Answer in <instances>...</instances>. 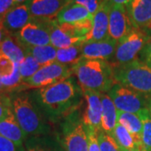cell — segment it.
<instances>
[{
    "label": "cell",
    "mask_w": 151,
    "mask_h": 151,
    "mask_svg": "<svg viewBox=\"0 0 151 151\" xmlns=\"http://www.w3.org/2000/svg\"><path fill=\"white\" fill-rule=\"evenodd\" d=\"M108 94L113 100L115 107L121 112L138 114L143 109L148 108L149 97L119 83H115Z\"/></svg>",
    "instance_id": "8"
},
{
    "label": "cell",
    "mask_w": 151,
    "mask_h": 151,
    "mask_svg": "<svg viewBox=\"0 0 151 151\" xmlns=\"http://www.w3.org/2000/svg\"><path fill=\"white\" fill-rule=\"evenodd\" d=\"M85 42V37H79L63 29L55 19L50 29V45L56 49H65Z\"/></svg>",
    "instance_id": "18"
},
{
    "label": "cell",
    "mask_w": 151,
    "mask_h": 151,
    "mask_svg": "<svg viewBox=\"0 0 151 151\" xmlns=\"http://www.w3.org/2000/svg\"><path fill=\"white\" fill-rule=\"evenodd\" d=\"M116 83L151 97V68L141 60L112 65Z\"/></svg>",
    "instance_id": "4"
},
{
    "label": "cell",
    "mask_w": 151,
    "mask_h": 151,
    "mask_svg": "<svg viewBox=\"0 0 151 151\" xmlns=\"http://www.w3.org/2000/svg\"><path fill=\"white\" fill-rule=\"evenodd\" d=\"M71 68L81 90L106 93L116 83L113 66L107 60L82 58L71 65Z\"/></svg>",
    "instance_id": "1"
},
{
    "label": "cell",
    "mask_w": 151,
    "mask_h": 151,
    "mask_svg": "<svg viewBox=\"0 0 151 151\" xmlns=\"http://www.w3.org/2000/svg\"><path fill=\"white\" fill-rule=\"evenodd\" d=\"M148 108H149L151 114V97H148Z\"/></svg>",
    "instance_id": "41"
},
{
    "label": "cell",
    "mask_w": 151,
    "mask_h": 151,
    "mask_svg": "<svg viewBox=\"0 0 151 151\" xmlns=\"http://www.w3.org/2000/svg\"><path fill=\"white\" fill-rule=\"evenodd\" d=\"M122 151H145V150L144 149V147H141L139 149H136V150H124Z\"/></svg>",
    "instance_id": "40"
},
{
    "label": "cell",
    "mask_w": 151,
    "mask_h": 151,
    "mask_svg": "<svg viewBox=\"0 0 151 151\" xmlns=\"http://www.w3.org/2000/svg\"><path fill=\"white\" fill-rule=\"evenodd\" d=\"M150 35L144 29L134 28L126 37L118 42L114 54L116 61L111 63V65L126 64L138 59V56L140 55Z\"/></svg>",
    "instance_id": "6"
},
{
    "label": "cell",
    "mask_w": 151,
    "mask_h": 151,
    "mask_svg": "<svg viewBox=\"0 0 151 151\" xmlns=\"http://www.w3.org/2000/svg\"><path fill=\"white\" fill-rule=\"evenodd\" d=\"M83 43L75 45L68 48L57 49L55 62H58L63 65H68V64L73 65L77 61H79L83 58L81 52V45Z\"/></svg>",
    "instance_id": "26"
},
{
    "label": "cell",
    "mask_w": 151,
    "mask_h": 151,
    "mask_svg": "<svg viewBox=\"0 0 151 151\" xmlns=\"http://www.w3.org/2000/svg\"><path fill=\"white\" fill-rule=\"evenodd\" d=\"M126 9L134 28L145 29L151 20V0H132Z\"/></svg>",
    "instance_id": "17"
},
{
    "label": "cell",
    "mask_w": 151,
    "mask_h": 151,
    "mask_svg": "<svg viewBox=\"0 0 151 151\" xmlns=\"http://www.w3.org/2000/svg\"><path fill=\"white\" fill-rule=\"evenodd\" d=\"M0 134L19 147H23L24 142L27 139L28 137L17 121L12 108V104L8 108L3 119H0Z\"/></svg>",
    "instance_id": "14"
},
{
    "label": "cell",
    "mask_w": 151,
    "mask_h": 151,
    "mask_svg": "<svg viewBox=\"0 0 151 151\" xmlns=\"http://www.w3.org/2000/svg\"><path fill=\"white\" fill-rule=\"evenodd\" d=\"M97 139L101 151H122L115 139L103 130L97 132Z\"/></svg>",
    "instance_id": "29"
},
{
    "label": "cell",
    "mask_w": 151,
    "mask_h": 151,
    "mask_svg": "<svg viewBox=\"0 0 151 151\" xmlns=\"http://www.w3.org/2000/svg\"><path fill=\"white\" fill-rule=\"evenodd\" d=\"M24 145L25 151H66L60 143L46 135L28 137Z\"/></svg>",
    "instance_id": "21"
},
{
    "label": "cell",
    "mask_w": 151,
    "mask_h": 151,
    "mask_svg": "<svg viewBox=\"0 0 151 151\" xmlns=\"http://www.w3.org/2000/svg\"><path fill=\"white\" fill-rule=\"evenodd\" d=\"M140 57L141 60L151 68V35H150L149 40L141 51Z\"/></svg>",
    "instance_id": "35"
},
{
    "label": "cell",
    "mask_w": 151,
    "mask_h": 151,
    "mask_svg": "<svg viewBox=\"0 0 151 151\" xmlns=\"http://www.w3.org/2000/svg\"><path fill=\"white\" fill-rule=\"evenodd\" d=\"M9 97L17 121L27 137L48 134L49 127L32 95L25 92H16L10 93Z\"/></svg>",
    "instance_id": "3"
},
{
    "label": "cell",
    "mask_w": 151,
    "mask_h": 151,
    "mask_svg": "<svg viewBox=\"0 0 151 151\" xmlns=\"http://www.w3.org/2000/svg\"><path fill=\"white\" fill-rule=\"evenodd\" d=\"M1 93H5L4 92V87H3V85L1 83V80H0V94Z\"/></svg>",
    "instance_id": "43"
},
{
    "label": "cell",
    "mask_w": 151,
    "mask_h": 151,
    "mask_svg": "<svg viewBox=\"0 0 151 151\" xmlns=\"http://www.w3.org/2000/svg\"><path fill=\"white\" fill-rule=\"evenodd\" d=\"M132 0H103V3L110 8L113 6H126L128 5Z\"/></svg>",
    "instance_id": "37"
},
{
    "label": "cell",
    "mask_w": 151,
    "mask_h": 151,
    "mask_svg": "<svg viewBox=\"0 0 151 151\" xmlns=\"http://www.w3.org/2000/svg\"><path fill=\"white\" fill-rule=\"evenodd\" d=\"M0 52L12 60L15 64H20L25 57L24 49L19 45L12 35H6L0 45Z\"/></svg>",
    "instance_id": "23"
},
{
    "label": "cell",
    "mask_w": 151,
    "mask_h": 151,
    "mask_svg": "<svg viewBox=\"0 0 151 151\" xmlns=\"http://www.w3.org/2000/svg\"><path fill=\"white\" fill-rule=\"evenodd\" d=\"M72 73L71 66L55 61L51 64L41 66L35 75L22 81L21 91L28 88H42L53 85L70 78Z\"/></svg>",
    "instance_id": "7"
},
{
    "label": "cell",
    "mask_w": 151,
    "mask_h": 151,
    "mask_svg": "<svg viewBox=\"0 0 151 151\" xmlns=\"http://www.w3.org/2000/svg\"><path fill=\"white\" fill-rule=\"evenodd\" d=\"M42 65L33 57L31 55L25 53L24 60L19 65V70L21 76L22 81H25L35 75Z\"/></svg>",
    "instance_id": "28"
},
{
    "label": "cell",
    "mask_w": 151,
    "mask_h": 151,
    "mask_svg": "<svg viewBox=\"0 0 151 151\" xmlns=\"http://www.w3.org/2000/svg\"><path fill=\"white\" fill-rule=\"evenodd\" d=\"M55 19L31 18L24 27L12 36L22 48L50 45V29Z\"/></svg>",
    "instance_id": "5"
},
{
    "label": "cell",
    "mask_w": 151,
    "mask_h": 151,
    "mask_svg": "<svg viewBox=\"0 0 151 151\" xmlns=\"http://www.w3.org/2000/svg\"><path fill=\"white\" fill-rule=\"evenodd\" d=\"M76 88L70 78L39 88L32 97L39 108L48 115L57 116L68 111L75 102Z\"/></svg>",
    "instance_id": "2"
},
{
    "label": "cell",
    "mask_w": 151,
    "mask_h": 151,
    "mask_svg": "<svg viewBox=\"0 0 151 151\" xmlns=\"http://www.w3.org/2000/svg\"><path fill=\"white\" fill-rule=\"evenodd\" d=\"M144 29H145V30L146 32L148 33L149 35L151 33V20H150V23L147 24V26H146V27Z\"/></svg>",
    "instance_id": "39"
},
{
    "label": "cell",
    "mask_w": 151,
    "mask_h": 151,
    "mask_svg": "<svg viewBox=\"0 0 151 151\" xmlns=\"http://www.w3.org/2000/svg\"><path fill=\"white\" fill-rule=\"evenodd\" d=\"M86 134L88 141V151H101L97 139V131L91 127H86Z\"/></svg>",
    "instance_id": "32"
},
{
    "label": "cell",
    "mask_w": 151,
    "mask_h": 151,
    "mask_svg": "<svg viewBox=\"0 0 151 151\" xmlns=\"http://www.w3.org/2000/svg\"><path fill=\"white\" fill-rule=\"evenodd\" d=\"M86 101V108L82 115V122L86 127H91L99 132L102 130V97L100 92L81 90Z\"/></svg>",
    "instance_id": "11"
},
{
    "label": "cell",
    "mask_w": 151,
    "mask_h": 151,
    "mask_svg": "<svg viewBox=\"0 0 151 151\" xmlns=\"http://www.w3.org/2000/svg\"><path fill=\"white\" fill-rule=\"evenodd\" d=\"M0 151H25L24 147H19L7 138L0 134Z\"/></svg>",
    "instance_id": "34"
},
{
    "label": "cell",
    "mask_w": 151,
    "mask_h": 151,
    "mask_svg": "<svg viewBox=\"0 0 151 151\" xmlns=\"http://www.w3.org/2000/svg\"><path fill=\"white\" fill-rule=\"evenodd\" d=\"M26 1H28V0H14V2H15L16 5L22 4H24V2H26Z\"/></svg>",
    "instance_id": "42"
},
{
    "label": "cell",
    "mask_w": 151,
    "mask_h": 151,
    "mask_svg": "<svg viewBox=\"0 0 151 151\" xmlns=\"http://www.w3.org/2000/svg\"><path fill=\"white\" fill-rule=\"evenodd\" d=\"M23 49L25 53L31 55L42 66L53 63L56 59L57 49L51 45L25 47Z\"/></svg>",
    "instance_id": "24"
},
{
    "label": "cell",
    "mask_w": 151,
    "mask_h": 151,
    "mask_svg": "<svg viewBox=\"0 0 151 151\" xmlns=\"http://www.w3.org/2000/svg\"><path fill=\"white\" fill-rule=\"evenodd\" d=\"M62 145L66 151H88L86 126L77 115L71 114L63 126Z\"/></svg>",
    "instance_id": "9"
},
{
    "label": "cell",
    "mask_w": 151,
    "mask_h": 151,
    "mask_svg": "<svg viewBox=\"0 0 151 151\" xmlns=\"http://www.w3.org/2000/svg\"><path fill=\"white\" fill-rule=\"evenodd\" d=\"M6 35H7V33L4 31V29L0 28V45L3 42V40H4V39L6 36Z\"/></svg>",
    "instance_id": "38"
},
{
    "label": "cell",
    "mask_w": 151,
    "mask_h": 151,
    "mask_svg": "<svg viewBox=\"0 0 151 151\" xmlns=\"http://www.w3.org/2000/svg\"><path fill=\"white\" fill-rule=\"evenodd\" d=\"M112 136L117 141L122 150H136L143 147L141 139L130 133L129 130L119 123L113 130Z\"/></svg>",
    "instance_id": "22"
},
{
    "label": "cell",
    "mask_w": 151,
    "mask_h": 151,
    "mask_svg": "<svg viewBox=\"0 0 151 151\" xmlns=\"http://www.w3.org/2000/svg\"><path fill=\"white\" fill-rule=\"evenodd\" d=\"M31 15L27 4L15 5L6 15L3 29L8 35H13L24 27L31 19Z\"/></svg>",
    "instance_id": "15"
},
{
    "label": "cell",
    "mask_w": 151,
    "mask_h": 151,
    "mask_svg": "<svg viewBox=\"0 0 151 151\" xmlns=\"http://www.w3.org/2000/svg\"><path fill=\"white\" fill-rule=\"evenodd\" d=\"M118 123L123 125L125 129H127L136 137L141 139L143 124L137 114L121 112L118 110Z\"/></svg>",
    "instance_id": "25"
},
{
    "label": "cell",
    "mask_w": 151,
    "mask_h": 151,
    "mask_svg": "<svg viewBox=\"0 0 151 151\" xmlns=\"http://www.w3.org/2000/svg\"><path fill=\"white\" fill-rule=\"evenodd\" d=\"M118 41L110 37L99 41H87L81 45L82 57L91 60H107L114 56Z\"/></svg>",
    "instance_id": "12"
},
{
    "label": "cell",
    "mask_w": 151,
    "mask_h": 151,
    "mask_svg": "<svg viewBox=\"0 0 151 151\" xmlns=\"http://www.w3.org/2000/svg\"><path fill=\"white\" fill-rule=\"evenodd\" d=\"M16 67V64L8 56L0 52V76H10Z\"/></svg>",
    "instance_id": "30"
},
{
    "label": "cell",
    "mask_w": 151,
    "mask_h": 151,
    "mask_svg": "<svg viewBox=\"0 0 151 151\" xmlns=\"http://www.w3.org/2000/svg\"><path fill=\"white\" fill-rule=\"evenodd\" d=\"M11 106V100L9 94L1 93L0 94V119L5 115L8 108Z\"/></svg>",
    "instance_id": "36"
},
{
    "label": "cell",
    "mask_w": 151,
    "mask_h": 151,
    "mask_svg": "<svg viewBox=\"0 0 151 151\" xmlns=\"http://www.w3.org/2000/svg\"><path fill=\"white\" fill-rule=\"evenodd\" d=\"M142 121V145L145 151H151V114L149 108H146L137 114Z\"/></svg>",
    "instance_id": "27"
},
{
    "label": "cell",
    "mask_w": 151,
    "mask_h": 151,
    "mask_svg": "<svg viewBox=\"0 0 151 151\" xmlns=\"http://www.w3.org/2000/svg\"><path fill=\"white\" fill-rule=\"evenodd\" d=\"M91 19H93V15L86 9L73 3H70L65 6L56 17V20L59 24H76Z\"/></svg>",
    "instance_id": "20"
},
{
    "label": "cell",
    "mask_w": 151,
    "mask_h": 151,
    "mask_svg": "<svg viewBox=\"0 0 151 151\" xmlns=\"http://www.w3.org/2000/svg\"><path fill=\"white\" fill-rule=\"evenodd\" d=\"M102 130L112 135L118 124V109L107 93H102Z\"/></svg>",
    "instance_id": "19"
},
{
    "label": "cell",
    "mask_w": 151,
    "mask_h": 151,
    "mask_svg": "<svg viewBox=\"0 0 151 151\" xmlns=\"http://www.w3.org/2000/svg\"><path fill=\"white\" fill-rule=\"evenodd\" d=\"M70 0H28L27 5L32 18L54 19Z\"/></svg>",
    "instance_id": "13"
},
{
    "label": "cell",
    "mask_w": 151,
    "mask_h": 151,
    "mask_svg": "<svg viewBox=\"0 0 151 151\" xmlns=\"http://www.w3.org/2000/svg\"><path fill=\"white\" fill-rule=\"evenodd\" d=\"M16 5L14 0H0V28L3 29V24L7 14Z\"/></svg>",
    "instance_id": "33"
},
{
    "label": "cell",
    "mask_w": 151,
    "mask_h": 151,
    "mask_svg": "<svg viewBox=\"0 0 151 151\" xmlns=\"http://www.w3.org/2000/svg\"><path fill=\"white\" fill-rule=\"evenodd\" d=\"M134 29L125 6H113L109 9L108 36L118 41L126 37Z\"/></svg>",
    "instance_id": "10"
},
{
    "label": "cell",
    "mask_w": 151,
    "mask_h": 151,
    "mask_svg": "<svg viewBox=\"0 0 151 151\" xmlns=\"http://www.w3.org/2000/svg\"><path fill=\"white\" fill-rule=\"evenodd\" d=\"M109 9L110 8L103 2L101 7L93 15L92 27L85 36V42L99 41L108 38L109 24Z\"/></svg>",
    "instance_id": "16"
},
{
    "label": "cell",
    "mask_w": 151,
    "mask_h": 151,
    "mask_svg": "<svg viewBox=\"0 0 151 151\" xmlns=\"http://www.w3.org/2000/svg\"><path fill=\"white\" fill-rule=\"evenodd\" d=\"M103 2V0H70V3L83 6L92 15L97 13Z\"/></svg>",
    "instance_id": "31"
}]
</instances>
